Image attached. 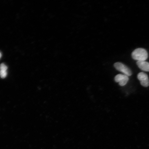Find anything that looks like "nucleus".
Listing matches in <instances>:
<instances>
[{"label":"nucleus","mask_w":149,"mask_h":149,"mask_svg":"<svg viewBox=\"0 0 149 149\" xmlns=\"http://www.w3.org/2000/svg\"><path fill=\"white\" fill-rule=\"evenodd\" d=\"M137 78L142 86L144 87L149 86V79L148 74L144 72H140L138 74Z\"/></svg>","instance_id":"3"},{"label":"nucleus","mask_w":149,"mask_h":149,"mask_svg":"<svg viewBox=\"0 0 149 149\" xmlns=\"http://www.w3.org/2000/svg\"><path fill=\"white\" fill-rule=\"evenodd\" d=\"M7 69L8 67L5 64L2 63L0 65V77L2 79L6 77Z\"/></svg>","instance_id":"6"},{"label":"nucleus","mask_w":149,"mask_h":149,"mask_svg":"<svg viewBox=\"0 0 149 149\" xmlns=\"http://www.w3.org/2000/svg\"><path fill=\"white\" fill-rule=\"evenodd\" d=\"M2 57V54L1 52H0V59Z\"/></svg>","instance_id":"7"},{"label":"nucleus","mask_w":149,"mask_h":149,"mask_svg":"<svg viewBox=\"0 0 149 149\" xmlns=\"http://www.w3.org/2000/svg\"><path fill=\"white\" fill-rule=\"evenodd\" d=\"M136 64L141 70L145 72H149V63L145 61H137Z\"/></svg>","instance_id":"5"},{"label":"nucleus","mask_w":149,"mask_h":149,"mask_svg":"<svg viewBox=\"0 0 149 149\" xmlns=\"http://www.w3.org/2000/svg\"><path fill=\"white\" fill-rule=\"evenodd\" d=\"M114 68L119 71L123 73L124 74L128 76L132 75V74L131 70L125 65L122 63L117 62L114 64Z\"/></svg>","instance_id":"2"},{"label":"nucleus","mask_w":149,"mask_h":149,"mask_svg":"<svg viewBox=\"0 0 149 149\" xmlns=\"http://www.w3.org/2000/svg\"><path fill=\"white\" fill-rule=\"evenodd\" d=\"M114 79L116 82L119 83L120 86H123L126 84L129 79L128 76L125 74H119L115 76Z\"/></svg>","instance_id":"4"},{"label":"nucleus","mask_w":149,"mask_h":149,"mask_svg":"<svg viewBox=\"0 0 149 149\" xmlns=\"http://www.w3.org/2000/svg\"><path fill=\"white\" fill-rule=\"evenodd\" d=\"M132 56L134 60L137 61H145L148 58V54L144 48H138L132 52Z\"/></svg>","instance_id":"1"}]
</instances>
